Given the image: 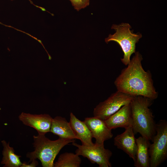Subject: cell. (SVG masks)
I'll use <instances>...</instances> for the list:
<instances>
[{"label": "cell", "instance_id": "cell-1", "mask_svg": "<svg viewBox=\"0 0 167 167\" xmlns=\"http://www.w3.org/2000/svg\"><path fill=\"white\" fill-rule=\"evenodd\" d=\"M126 67L123 69L115 80L118 91L133 96H142L153 100L158 93L154 86L151 72L143 67V58L139 51L136 52Z\"/></svg>", "mask_w": 167, "mask_h": 167}, {"label": "cell", "instance_id": "cell-2", "mask_svg": "<svg viewBox=\"0 0 167 167\" xmlns=\"http://www.w3.org/2000/svg\"><path fill=\"white\" fill-rule=\"evenodd\" d=\"M153 100L142 96H134L130 102L132 119V127L135 134L152 140L156 133V124L153 113L149 108Z\"/></svg>", "mask_w": 167, "mask_h": 167}, {"label": "cell", "instance_id": "cell-3", "mask_svg": "<svg viewBox=\"0 0 167 167\" xmlns=\"http://www.w3.org/2000/svg\"><path fill=\"white\" fill-rule=\"evenodd\" d=\"M33 139L34 150L26 155L29 159L28 163L37 159L43 167H54V160L60 151L65 146L75 141L74 140L60 138L52 140L46 137L45 134L39 133L33 136Z\"/></svg>", "mask_w": 167, "mask_h": 167}, {"label": "cell", "instance_id": "cell-4", "mask_svg": "<svg viewBox=\"0 0 167 167\" xmlns=\"http://www.w3.org/2000/svg\"><path fill=\"white\" fill-rule=\"evenodd\" d=\"M131 28V26L128 23L113 24L111 28L114 29L115 32L113 34H109L105 39L107 43L113 41L119 45L124 54L123 58L121 60L126 66L130 62L131 55L135 53L136 44L142 37L141 33H134L133 30H130Z\"/></svg>", "mask_w": 167, "mask_h": 167}, {"label": "cell", "instance_id": "cell-5", "mask_svg": "<svg viewBox=\"0 0 167 167\" xmlns=\"http://www.w3.org/2000/svg\"><path fill=\"white\" fill-rule=\"evenodd\" d=\"M156 133L149 148L150 167H157L167 158V122L160 120L156 124Z\"/></svg>", "mask_w": 167, "mask_h": 167}, {"label": "cell", "instance_id": "cell-6", "mask_svg": "<svg viewBox=\"0 0 167 167\" xmlns=\"http://www.w3.org/2000/svg\"><path fill=\"white\" fill-rule=\"evenodd\" d=\"M134 96L117 90L96 106L93 111V115L105 120L122 106L130 103Z\"/></svg>", "mask_w": 167, "mask_h": 167}, {"label": "cell", "instance_id": "cell-7", "mask_svg": "<svg viewBox=\"0 0 167 167\" xmlns=\"http://www.w3.org/2000/svg\"><path fill=\"white\" fill-rule=\"evenodd\" d=\"M72 144L77 148L76 154L87 158L92 164L96 163L99 167H111L110 159L112 155V152L105 148L104 144L94 143L92 146L80 145L74 142Z\"/></svg>", "mask_w": 167, "mask_h": 167}, {"label": "cell", "instance_id": "cell-8", "mask_svg": "<svg viewBox=\"0 0 167 167\" xmlns=\"http://www.w3.org/2000/svg\"><path fill=\"white\" fill-rule=\"evenodd\" d=\"M18 118L24 125L34 128L38 133L45 134L50 132L53 118L48 114H33L22 112Z\"/></svg>", "mask_w": 167, "mask_h": 167}, {"label": "cell", "instance_id": "cell-9", "mask_svg": "<svg viewBox=\"0 0 167 167\" xmlns=\"http://www.w3.org/2000/svg\"><path fill=\"white\" fill-rule=\"evenodd\" d=\"M84 121L90 130L92 137L95 139V143L104 144L105 141L113 137L112 130L107 126L104 120L94 116L85 118Z\"/></svg>", "mask_w": 167, "mask_h": 167}, {"label": "cell", "instance_id": "cell-10", "mask_svg": "<svg viewBox=\"0 0 167 167\" xmlns=\"http://www.w3.org/2000/svg\"><path fill=\"white\" fill-rule=\"evenodd\" d=\"M132 126L125 129L122 134L117 135L114 139V144L118 149L126 153L134 161L137 150L136 139Z\"/></svg>", "mask_w": 167, "mask_h": 167}, {"label": "cell", "instance_id": "cell-11", "mask_svg": "<svg viewBox=\"0 0 167 167\" xmlns=\"http://www.w3.org/2000/svg\"><path fill=\"white\" fill-rule=\"evenodd\" d=\"M104 121L107 126L111 130L118 127L126 129L132 126L133 121L130 103L122 106Z\"/></svg>", "mask_w": 167, "mask_h": 167}, {"label": "cell", "instance_id": "cell-12", "mask_svg": "<svg viewBox=\"0 0 167 167\" xmlns=\"http://www.w3.org/2000/svg\"><path fill=\"white\" fill-rule=\"evenodd\" d=\"M69 122L77 139L80 140L82 144L86 146L94 145L92 133L84 121L79 120L71 112Z\"/></svg>", "mask_w": 167, "mask_h": 167}, {"label": "cell", "instance_id": "cell-13", "mask_svg": "<svg viewBox=\"0 0 167 167\" xmlns=\"http://www.w3.org/2000/svg\"><path fill=\"white\" fill-rule=\"evenodd\" d=\"M50 132L60 138L71 140L77 139L69 122L61 116L53 118Z\"/></svg>", "mask_w": 167, "mask_h": 167}, {"label": "cell", "instance_id": "cell-14", "mask_svg": "<svg viewBox=\"0 0 167 167\" xmlns=\"http://www.w3.org/2000/svg\"><path fill=\"white\" fill-rule=\"evenodd\" d=\"M149 140L142 136L136 139L137 150L134 165L135 167H150Z\"/></svg>", "mask_w": 167, "mask_h": 167}, {"label": "cell", "instance_id": "cell-15", "mask_svg": "<svg viewBox=\"0 0 167 167\" xmlns=\"http://www.w3.org/2000/svg\"><path fill=\"white\" fill-rule=\"evenodd\" d=\"M1 142L3 149L1 164L4 165L5 167H20L22 163L20 159L21 156L15 153L14 148L10 146L9 142L7 143L3 140Z\"/></svg>", "mask_w": 167, "mask_h": 167}, {"label": "cell", "instance_id": "cell-16", "mask_svg": "<svg viewBox=\"0 0 167 167\" xmlns=\"http://www.w3.org/2000/svg\"><path fill=\"white\" fill-rule=\"evenodd\" d=\"M81 162V158L75 153L66 152L60 155L54 167H79Z\"/></svg>", "mask_w": 167, "mask_h": 167}, {"label": "cell", "instance_id": "cell-17", "mask_svg": "<svg viewBox=\"0 0 167 167\" xmlns=\"http://www.w3.org/2000/svg\"><path fill=\"white\" fill-rule=\"evenodd\" d=\"M74 9L77 11L84 9L89 5L90 0H69Z\"/></svg>", "mask_w": 167, "mask_h": 167}, {"label": "cell", "instance_id": "cell-18", "mask_svg": "<svg viewBox=\"0 0 167 167\" xmlns=\"http://www.w3.org/2000/svg\"><path fill=\"white\" fill-rule=\"evenodd\" d=\"M30 164L27 163H22L20 167H36L38 165V162L35 159L32 161Z\"/></svg>", "mask_w": 167, "mask_h": 167}, {"label": "cell", "instance_id": "cell-19", "mask_svg": "<svg viewBox=\"0 0 167 167\" xmlns=\"http://www.w3.org/2000/svg\"><path fill=\"white\" fill-rule=\"evenodd\" d=\"M11 0L12 1V0ZM29 0L31 2H31V1L30 0Z\"/></svg>", "mask_w": 167, "mask_h": 167}]
</instances>
